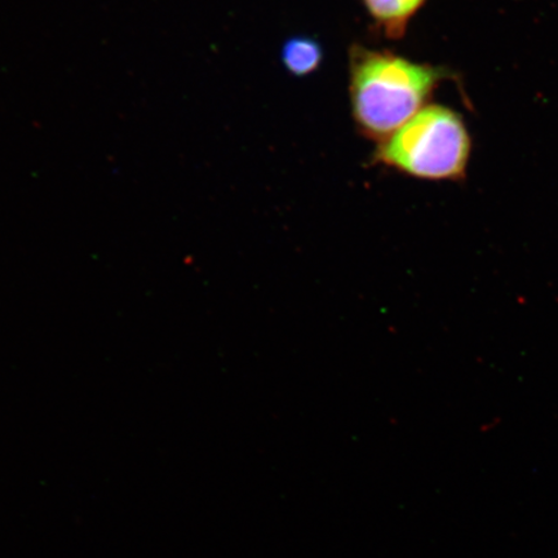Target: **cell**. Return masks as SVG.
<instances>
[{"label": "cell", "mask_w": 558, "mask_h": 558, "mask_svg": "<svg viewBox=\"0 0 558 558\" xmlns=\"http://www.w3.org/2000/svg\"><path fill=\"white\" fill-rule=\"evenodd\" d=\"M448 72L388 50L353 45L349 97L360 134L379 143L427 107Z\"/></svg>", "instance_id": "6da1fadb"}, {"label": "cell", "mask_w": 558, "mask_h": 558, "mask_svg": "<svg viewBox=\"0 0 558 558\" xmlns=\"http://www.w3.org/2000/svg\"><path fill=\"white\" fill-rule=\"evenodd\" d=\"M471 153L463 117L445 105L428 104L378 143L374 163L409 178L460 181L466 177Z\"/></svg>", "instance_id": "7a4b0ae2"}, {"label": "cell", "mask_w": 558, "mask_h": 558, "mask_svg": "<svg viewBox=\"0 0 558 558\" xmlns=\"http://www.w3.org/2000/svg\"><path fill=\"white\" fill-rule=\"evenodd\" d=\"M428 0H362L376 29L388 39H402L411 21Z\"/></svg>", "instance_id": "3957f363"}, {"label": "cell", "mask_w": 558, "mask_h": 558, "mask_svg": "<svg viewBox=\"0 0 558 558\" xmlns=\"http://www.w3.org/2000/svg\"><path fill=\"white\" fill-rule=\"evenodd\" d=\"M282 64L291 75L303 78L317 72L324 61L319 41L310 37L291 38L282 47Z\"/></svg>", "instance_id": "277c9868"}]
</instances>
